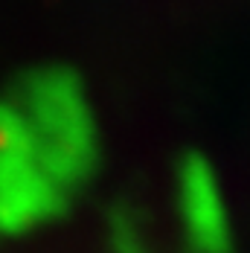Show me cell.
Here are the masks:
<instances>
[{
  "mask_svg": "<svg viewBox=\"0 0 250 253\" xmlns=\"http://www.w3.org/2000/svg\"><path fill=\"white\" fill-rule=\"evenodd\" d=\"M180 195H183V215H186V227L192 233V239L201 245V251H221L227 242V224H224V207L218 198L215 180L209 175V169L189 160L183 169L180 180Z\"/></svg>",
  "mask_w": 250,
  "mask_h": 253,
  "instance_id": "6da1fadb",
  "label": "cell"
}]
</instances>
